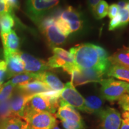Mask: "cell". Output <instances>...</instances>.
<instances>
[{
    "label": "cell",
    "mask_w": 129,
    "mask_h": 129,
    "mask_svg": "<svg viewBox=\"0 0 129 129\" xmlns=\"http://www.w3.org/2000/svg\"><path fill=\"white\" fill-rule=\"evenodd\" d=\"M55 25L58 29L59 30V31L64 36L67 37L69 34H71L68 24L64 20L59 17V16H58V17H56Z\"/></svg>",
    "instance_id": "cell-26"
},
{
    "label": "cell",
    "mask_w": 129,
    "mask_h": 129,
    "mask_svg": "<svg viewBox=\"0 0 129 129\" xmlns=\"http://www.w3.org/2000/svg\"><path fill=\"white\" fill-rule=\"evenodd\" d=\"M118 104L124 111L129 112V94H125L118 100Z\"/></svg>",
    "instance_id": "cell-32"
},
{
    "label": "cell",
    "mask_w": 129,
    "mask_h": 129,
    "mask_svg": "<svg viewBox=\"0 0 129 129\" xmlns=\"http://www.w3.org/2000/svg\"><path fill=\"white\" fill-rule=\"evenodd\" d=\"M53 55L48 59L47 63L52 69L62 68L69 74L76 68L73 57L70 53L60 47L53 48Z\"/></svg>",
    "instance_id": "cell-6"
},
{
    "label": "cell",
    "mask_w": 129,
    "mask_h": 129,
    "mask_svg": "<svg viewBox=\"0 0 129 129\" xmlns=\"http://www.w3.org/2000/svg\"><path fill=\"white\" fill-rule=\"evenodd\" d=\"M17 53L23 63L25 72L39 74L51 69L48 66L47 62L42 59H38L28 53L20 51Z\"/></svg>",
    "instance_id": "cell-10"
},
{
    "label": "cell",
    "mask_w": 129,
    "mask_h": 129,
    "mask_svg": "<svg viewBox=\"0 0 129 129\" xmlns=\"http://www.w3.org/2000/svg\"><path fill=\"white\" fill-rule=\"evenodd\" d=\"M111 64H118L129 68V47H123L108 57Z\"/></svg>",
    "instance_id": "cell-18"
},
{
    "label": "cell",
    "mask_w": 129,
    "mask_h": 129,
    "mask_svg": "<svg viewBox=\"0 0 129 129\" xmlns=\"http://www.w3.org/2000/svg\"><path fill=\"white\" fill-rule=\"evenodd\" d=\"M17 53L4 56L7 64V79L25 72L23 63Z\"/></svg>",
    "instance_id": "cell-14"
},
{
    "label": "cell",
    "mask_w": 129,
    "mask_h": 129,
    "mask_svg": "<svg viewBox=\"0 0 129 129\" xmlns=\"http://www.w3.org/2000/svg\"><path fill=\"white\" fill-rule=\"evenodd\" d=\"M7 79V64L5 60L0 59V85Z\"/></svg>",
    "instance_id": "cell-31"
},
{
    "label": "cell",
    "mask_w": 129,
    "mask_h": 129,
    "mask_svg": "<svg viewBox=\"0 0 129 129\" xmlns=\"http://www.w3.org/2000/svg\"><path fill=\"white\" fill-rule=\"evenodd\" d=\"M101 0H87V5L90 11L93 14L96 6Z\"/></svg>",
    "instance_id": "cell-35"
},
{
    "label": "cell",
    "mask_w": 129,
    "mask_h": 129,
    "mask_svg": "<svg viewBox=\"0 0 129 129\" xmlns=\"http://www.w3.org/2000/svg\"><path fill=\"white\" fill-rule=\"evenodd\" d=\"M37 80L41 81L46 84L51 90L60 91L63 88L64 84L55 74L46 71L37 74Z\"/></svg>",
    "instance_id": "cell-16"
},
{
    "label": "cell",
    "mask_w": 129,
    "mask_h": 129,
    "mask_svg": "<svg viewBox=\"0 0 129 129\" xmlns=\"http://www.w3.org/2000/svg\"><path fill=\"white\" fill-rule=\"evenodd\" d=\"M118 14L121 18L120 28L125 26L129 23V9L125 7L119 8Z\"/></svg>",
    "instance_id": "cell-29"
},
{
    "label": "cell",
    "mask_w": 129,
    "mask_h": 129,
    "mask_svg": "<svg viewBox=\"0 0 129 129\" xmlns=\"http://www.w3.org/2000/svg\"><path fill=\"white\" fill-rule=\"evenodd\" d=\"M4 3L7 8L8 12L13 14L14 12L20 8L19 0H4Z\"/></svg>",
    "instance_id": "cell-30"
},
{
    "label": "cell",
    "mask_w": 129,
    "mask_h": 129,
    "mask_svg": "<svg viewBox=\"0 0 129 129\" xmlns=\"http://www.w3.org/2000/svg\"><path fill=\"white\" fill-rule=\"evenodd\" d=\"M52 129H61V128L59 126H58L57 124H56V125H55L54 127H53Z\"/></svg>",
    "instance_id": "cell-39"
},
{
    "label": "cell",
    "mask_w": 129,
    "mask_h": 129,
    "mask_svg": "<svg viewBox=\"0 0 129 129\" xmlns=\"http://www.w3.org/2000/svg\"><path fill=\"white\" fill-rule=\"evenodd\" d=\"M9 13L4 3V0H0V16Z\"/></svg>",
    "instance_id": "cell-36"
},
{
    "label": "cell",
    "mask_w": 129,
    "mask_h": 129,
    "mask_svg": "<svg viewBox=\"0 0 129 129\" xmlns=\"http://www.w3.org/2000/svg\"><path fill=\"white\" fill-rule=\"evenodd\" d=\"M60 101L75 109L85 112L84 98L77 91L71 82H68L60 91Z\"/></svg>",
    "instance_id": "cell-7"
},
{
    "label": "cell",
    "mask_w": 129,
    "mask_h": 129,
    "mask_svg": "<svg viewBox=\"0 0 129 129\" xmlns=\"http://www.w3.org/2000/svg\"><path fill=\"white\" fill-rule=\"evenodd\" d=\"M14 88L15 87L10 81L0 85V103L10 99L14 93Z\"/></svg>",
    "instance_id": "cell-24"
},
{
    "label": "cell",
    "mask_w": 129,
    "mask_h": 129,
    "mask_svg": "<svg viewBox=\"0 0 129 129\" xmlns=\"http://www.w3.org/2000/svg\"><path fill=\"white\" fill-rule=\"evenodd\" d=\"M85 112L89 114H99L102 109L104 102L102 98L97 96H90L84 99Z\"/></svg>",
    "instance_id": "cell-19"
},
{
    "label": "cell",
    "mask_w": 129,
    "mask_h": 129,
    "mask_svg": "<svg viewBox=\"0 0 129 129\" xmlns=\"http://www.w3.org/2000/svg\"><path fill=\"white\" fill-rule=\"evenodd\" d=\"M61 123L64 129H85L84 121L77 122L61 120Z\"/></svg>",
    "instance_id": "cell-27"
},
{
    "label": "cell",
    "mask_w": 129,
    "mask_h": 129,
    "mask_svg": "<svg viewBox=\"0 0 129 129\" xmlns=\"http://www.w3.org/2000/svg\"><path fill=\"white\" fill-rule=\"evenodd\" d=\"M23 120L30 129H52L57 124L55 115L48 112L25 108Z\"/></svg>",
    "instance_id": "cell-3"
},
{
    "label": "cell",
    "mask_w": 129,
    "mask_h": 129,
    "mask_svg": "<svg viewBox=\"0 0 129 129\" xmlns=\"http://www.w3.org/2000/svg\"><path fill=\"white\" fill-rule=\"evenodd\" d=\"M26 129H30V128H29V127H26Z\"/></svg>",
    "instance_id": "cell-41"
},
{
    "label": "cell",
    "mask_w": 129,
    "mask_h": 129,
    "mask_svg": "<svg viewBox=\"0 0 129 129\" xmlns=\"http://www.w3.org/2000/svg\"><path fill=\"white\" fill-rule=\"evenodd\" d=\"M109 6L104 0H101L95 9L93 15L97 19L104 18L108 14Z\"/></svg>",
    "instance_id": "cell-25"
},
{
    "label": "cell",
    "mask_w": 129,
    "mask_h": 129,
    "mask_svg": "<svg viewBox=\"0 0 129 129\" xmlns=\"http://www.w3.org/2000/svg\"><path fill=\"white\" fill-rule=\"evenodd\" d=\"M15 25L14 14L7 13L0 16V33H9Z\"/></svg>",
    "instance_id": "cell-22"
},
{
    "label": "cell",
    "mask_w": 129,
    "mask_h": 129,
    "mask_svg": "<svg viewBox=\"0 0 129 129\" xmlns=\"http://www.w3.org/2000/svg\"><path fill=\"white\" fill-rule=\"evenodd\" d=\"M100 83L102 96L108 101H118L123 95L127 93L128 83L127 82L108 78L102 79Z\"/></svg>",
    "instance_id": "cell-5"
},
{
    "label": "cell",
    "mask_w": 129,
    "mask_h": 129,
    "mask_svg": "<svg viewBox=\"0 0 129 129\" xmlns=\"http://www.w3.org/2000/svg\"><path fill=\"white\" fill-rule=\"evenodd\" d=\"M56 17L49 16L43 18L39 22L40 29L46 37L49 46L52 48L63 44L67 40V37L63 35L56 27Z\"/></svg>",
    "instance_id": "cell-4"
},
{
    "label": "cell",
    "mask_w": 129,
    "mask_h": 129,
    "mask_svg": "<svg viewBox=\"0 0 129 129\" xmlns=\"http://www.w3.org/2000/svg\"><path fill=\"white\" fill-rule=\"evenodd\" d=\"M60 91L51 90L34 94L27 103L26 108L54 114L59 107Z\"/></svg>",
    "instance_id": "cell-2"
},
{
    "label": "cell",
    "mask_w": 129,
    "mask_h": 129,
    "mask_svg": "<svg viewBox=\"0 0 129 129\" xmlns=\"http://www.w3.org/2000/svg\"><path fill=\"white\" fill-rule=\"evenodd\" d=\"M56 3L46 2L44 0H26L27 13L35 23H39L50 10L57 6Z\"/></svg>",
    "instance_id": "cell-8"
},
{
    "label": "cell",
    "mask_w": 129,
    "mask_h": 129,
    "mask_svg": "<svg viewBox=\"0 0 129 129\" xmlns=\"http://www.w3.org/2000/svg\"><path fill=\"white\" fill-rule=\"evenodd\" d=\"M127 94H129V83L128 84V87H127Z\"/></svg>",
    "instance_id": "cell-40"
},
{
    "label": "cell",
    "mask_w": 129,
    "mask_h": 129,
    "mask_svg": "<svg viewBox=\"0 0 129 129\" xmlns=\"http://www.w3.org/2000/svg\"><path fill=\"white\" fill-rule=\"evenodd\" d=\"M120 129H129V121L122 120Z\"/></svg>",
    "instance_id": "cell-38"
},
{
    "label": "cell",
    "mask_w": 129,
    "mask_h": 129,
    "mask_svg": "<svg viewBox=\"0 0 129 129\" xmlns=\"http://www.w3.org/2000/svg\"><path fill=\"white\" fill-rule=\"evenodd\" d=\"M16 88L28 94H35L51 91L50 88L46 84L37 80H33L25 85Z\"/></svg>",
    "instance_id": "cell-17"
},
{
    "label": "cell",
    "mask_w": 129,
    "mask_h": 129,
    "mask_svg": "<svg viewBox=\"0 0 129 129\" xmlns=\"http://www.w3.org/2000/svg\"><path fill=\"white\" fill-rule=\"evenodd\" d=\"M9 100L0 103V120H4L6 118L11 116Z\"/></svg>",
    "instance_id": "cell-28"
},
{
    "label": "cell",
    "mask_w": 129,
    "mask_h": 129,
    "mask_svg": "<svg viewBox=\"0 0 129 129\" xmlns=\"http://www.w3.org/2000/svg\"><path fill=\"white\" fill-rule=\"evenodd\" d=\"M106 74L108 77L129 82V68L118 64H111L106 71Z\"/></svg>",
    "instance_id": "cell-20"
},
{
    "label": "cell",
    "mask_w": 129,
    "mask_h": 129,
    "mask_svg": "<svg viewBox=\"0 0 129 129\" xmlns=\"http://www.w3.org/2000/svg\"><path fill=\"white\" fill-rule=\"evenodd\" d=\"M33 95L28 94L17 89V92H14L9 100L11 116L23 119L27 103Z\"/></svg>",
    "instance_id": "cell-11"
},
{
    "label": "cell",
    "mask_w": 129,
    "mask_h": 129,
    "mask_svg": "<svg viewBox=\"0 0 129 129\" xmlns=\"http://www.w3.org/2000/svg\"><path fill=\"white\" fill-rule=\"evenodd\" d=\"M119 8L117 4H112L109 7L108 14L109 18L112 19L118 14Z\"/></svg>",
    "instance_id": "cell-34"
},
{
    "label": "cell",
    "mask_w": 129,
    "mask_h": 129,
    "mask_svg": "<svg viewBox=\"0 0 129 129\" xmlns=\"http://www.w3.org/2000/svg\"><path fill=\"white\" fill-rule=\"evenodd\" d=\"M75 66L80 69H96L106 73L109 67L108 60H105L99 55L96 45L84 43L70 49Z\"/></svg>",
    "instance_id": "cell-1"
},
{
    "label": "cell",
    "mask_w": 129,
    "mask_h": 129,
    "mask_svg": "<svg viewBox=\"0 0 129 129\" xmlns=\"http://www.w3.org/2000/svg\"><path fill=\"white\" fill-rule=\"evenodd\" d=\"M98 115L101 129H120L122 118L118 111L113 108L102 109Z\"/></svg>",
    "instance_id": "cell-9"
},
{
    "label": "cell",
    "mask_w": 129,
    "mask_h": 129,
    "mask_svg": "<svg viewBox=\"0 0 129 129\" xmlns=\"http://www.w3.org/2000/svg\"><path fill=\"white\" fill-rule=\"evenodd\" d=\"M56 117L59 118L60 121H83L80 114L75 108L60 101L59 102V107L56 113Z\"/></svg>",
    "instance_id": "cell-15"
},
{
    "label": "cell",
    "mask_w": 129,
    "mask_h": 129,
    "mask_svg": "<svg viewBox=\"0 0 129 129\" xmlns=\"http://www.w3.org/2000/svg\"><path fill=\"white\" fill-rule=\"evenodd\" d=\"M122 120L125 121H129V112L128 111H124L122 114Z\"/></svg>",
    "instance_id": "cell-37"
},
{
    "label": "cell",
    "mask_w": 129,
    "mask_h": 129,
    "mask_svg": "<svg viewBox=\"0 0 129 129\" xmlns=\"http://www.w3.org/2000/svg\"><path fill=\"white\" fill-rule=\"evenodd\" d=\"M0 35L4 47V56L18 52L20 39L14 30L9 33H0Z\"/></svg>",
    "instance_id": "cell-13"
},
{
    "label": "cell",
    "mask_w": 129,
    "mask_h": 129,
    "mask_svg": "<svg viewBox=\"0 0 129 129\" xmlns=\"http://www.w3.org/2000/svg\"><path fill=\"white\" fill-rule=\"evenodd\" d=\"M36 78L37 74L23 72V73L18 74L13 77L9 81L15 87H17L25 85L33 80H35Z\"/></svg>",
    "instance_id": "cell-23"
},
{
    "label": "cell",
    "mask_w": 129,
    "mask_h": 129,
    "mask_svg": "<svg viewBox=\"0 0 129 129\" xmlns=\"http://www.w3.org/2000/svg\"><path fill=\"white\" fill-rule=\"evenodd\" d=\"M68 24L71 33L80 31L84 27L83 16L78 9L69 6L59 16Z\"/></svg>",
    "instance_id": "cell-12"
},
{
    "label": "cell",
    "mask_w": 129,
    "mask_h": 129,
    "mask_svg": "<svg viewBox=\"0 0 129 129\" xmlns=\"http://www.w3.org/2000/svg\"><path fill=\"white\" fill-rule=\"evenodd\" d=\"M121 18L120 14H118L115 17L111 19L110 22L109 24V30H113L118 28H120Z\"/></svg>",
    "instance_id": "cell-33"
},
{
    "label": "cell",
    "mask_w": 129,
    "mask_h": 129,
    "mask_svg": "<svg viewBox=\"0 0 129 129\" xmlns=\"http://www.w3.org/2000/svg\"><path fill=\"white\" fill-rule=\"evenodd\" d=\"M27 127L26 122L22 118L10 116L3 120L0 129H26Z\"/></svg>",
    "instance_id": "cell-21"
}]
</instances>
